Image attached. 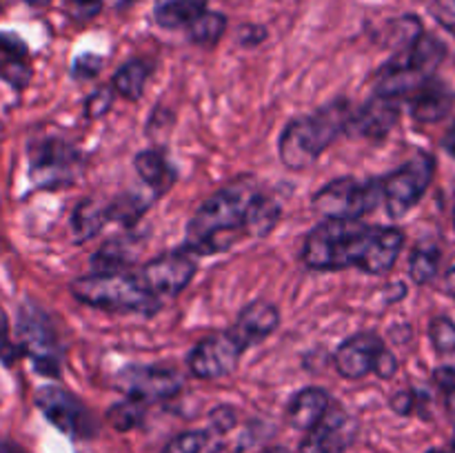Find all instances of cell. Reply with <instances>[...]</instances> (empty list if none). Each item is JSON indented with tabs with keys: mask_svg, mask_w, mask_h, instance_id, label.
<instances>
[{
	"mask_svg": "<svg viewBox=\"0 0 455 453\" xmlns=\"http://www.w3.org/2000/svg\"><path fill=\"white\" fill-rule=\"evenodd\" d=\"M435 173V158L431 154H418L403 167L382 178V200L391 218H403L416 207L429 189Z\"/></svg>",
	"mask_w": 455,
	"mask_h": 453,
	"instance_id": "obj_8",
	"label": "cell"
},
{
	"mask_svg": "<svg viewBox=\"0 0 455 453\" xmlns=\"http://www.w3.org/2000/svg\"><path fill=\"white\" fill-rule=\"evenodd\" d=\"M18 346L29 355L36 371L58 378L62 369V346L52 318L34 302H25L18 311Z\"/></svg>",
	"mask_w": 455,
	"mask_h": 453,
	"instance_id": "obj_5",
	"label": "cell"
},
{
	"mask_svg": "<svg viewBox=\"0 0 455 453\" xmlns=\"http://www.w3.org/2000/svg\"><path fill=\"white\" fill-rule=\"evenodd\" d=\"M378 200H382L380 180L358 182L351 176H342L320 187L311 204L327 220H360L376 207Z\"/></svg>",
	"mask_w": 455,
	"mask_h": 453,
	"instance_id": "obj_6",
	"label": "cell"
},
{
	"mask_svg": "<svg viewBox=\"0 0 455 453\" xmlns=\"http://www.w3.org/2000/svg\"><path fill=\"white\" fill-rule=\"evenodd\" d=\"M443 147H444V151H449V155H453V158H455V123L451 124V129L444 133Z\"/></svg>",
	"mask_w": 455,
	"mask_h": 453,
	"instance_id": "obj_43",
	"label": "cell"
},
{
	"mask_svg": "<svg viewBox=\"0 0 455 453\" xmlns=\"http://www.w3.org/2000/svg\"><path fill=\"white\" fill-rule=\"evenodd\" d=\"M133 167H136L140 180L149 187V191L156 198H158L160 194H164V191L176 182V171H173L172 164L167 163V158L156 149H145L140 151V154H136Z\"/></svg>",
	"mask_w": 455,
	"mask_h": 453,
	"instance_id": "obj_20",
	"label": "cell"
},
{
	"mask_svg": "<svg viewBox=\"0 0 455 453\" xmlns=\"http://www.w3.org/2000/svg\"><path fill=\"white\" fill-rule=\"evenodd\" d=\"M114 89L111 87H100L96 89L93 93H89L87 98H84V118L89 120H98L102 118V115L109 114L111 105H114Z\"/></svg>",
	"mask_w": 455,
	"mask_h": 453,
	"instance_id": "obj_32",
	"label": "cell"
},
{
	"mask_svg": "<svg viewBox=\"0 0 455 453\" xmlns=\"http://www.w3.org/2000/svg\"><path fill=\"white\" fill-rule=\"evenodd\" d=\"M0 453H20V451H18V447H13V444L0 442Z\"/></svg>",
	"mask_w": 455,
	"mask_h": 453,
	"instance_id": "obj_47",
	"label": "cell"
},
{
	"mask_svg": "<svg viewBox=\"0 0 455 453\" xmlns=\"http://www.w3.org/2000/svg\"><path fill=\"white\" fill-rule=\"evenodd\" d=\"M196 271H198V262L194 253L180 249V251L163 253L147 262L138 278L142 280L147 291L154 293L160 300V298H176L178 293L185 291L194 280Z\"/></svg>",
	"mask_w": 455,
	"mask_h": 453,
	"instance_id": "obj_10",
	"label": "cell"
},
{
	"mask_svg": "<svg viewBox=\"0 0 455 453\" xmlns=\"http://www.w3.org/2000/svg\"><path fill=\"white\" fill-rule=\"evenodd\" d=\"M429 13L440 27L455 36V0H431Z\"/></svg>",
	"mask_w": 455,
	"mask_h": 453,
	"instance_id": "obj_36",
	"label": "cell"
},
{
	"mask_svg": "<svg viewBox=\"0 0 455 453\" xmlns=\"http://www.w3.org/2000/svg\"><path fill=\"white\" fill-rule=\"evenodd\" d=\"M398 53L413 67V69L425 74L427 78H434L435 69H438V67L443 65L444 58H447V44L440 38H435V36L422 31L416 38V43L409 44L407 49H403V52Z\"/></svg>",
	"mask_w": 455,
	"mask_h": 453,
	"instance_id": "obj_21",
	"label": "cell"
},
{
	"mask_svg": "<svg viewBox=\"0 0 455 453\" xmlns=\"http://www.w3.org/2000/svg\"><path fill=\"white\" fill-rule=\"evenodd\" d=\"M256 194V180L251 176H240L209 195L189 220L187 242L182 249L189 253H200V256L225 249L220 238L229 231H243L244 213Z\"/></svg>",
	"mask_w": 455,
	"mask_h": 453,
	"instance_id": "obj_2",
	"label": "cell"
},
{
	"mask_svg": "<svg viewBox=\"0 0 455 453\" xmlns=\"http://www.w3.org/2000/svg\"><path fill=\"white\" fill-rule=\"evenodd\" d=\"M265 38H267V29L260 25H247V27H243L238 34V40L243 44H247V47L262 43Z\"/></svg>",
	"mask_w": 455,
	"mask_h": 453,
	"instance_id": "obj_41",
	"label": "cell"
},
{
	"mask_svg": "<svg viewBox=\"0 0 455 453\" xmlns=\"http://www.w3.org/2000/svg\"><path fill=\"white\" fill-rule=\"evenodd\" d=\"M400 120V102L394 98L373 96L371 100L364 102L360 109H351L349 120L345 124V133L360 138H371V140H382L394 131Z\"/></svg>",
	"mask_w": 455,
	"mask_h": 453,
	"instance_id": "obj_14",
	"label": "cell"
},
{
	"mask_svg": "<svg viewBox=\"0 0 455 453\" xmlns=\"http://www.w3.org/2000/svg\"><path fill=\"white\" fill-rule=\"evenodd\" d=\"M351 102L345 98L327 102L315 114L298 115L289 120L278 140V155L283 164L293 171L309 169L323 151L345 131L351 115Z\"/></svg>",
	"mask_w": 455,
	"mask_h": 453,
	"instance_id": "obj_3",
	"label": "cell"
},
{
	"mask_svg": "<svg viewBox=\"0 0 455 453\" xmlns=\"http://www.w3.org/2000/svg\"><path fill=\"white\" fill-rule=\"evenodd\" d=\"M220 444L209 431H185L164 447L163 453H218Z\"/></svg>",
	"mask_w": 455,
	"mask_h": 453,
	"instance_id": "obj_29",
	"label": "cell"
},
{
	"mask_svg": "<svg viewBox=\"0 0 455 453\" xmlns=\"http://www.w3.org/2000/svg\"><path fill=\"white\" fill-rule=\"evenodd\" d=\"M71 296L83 305L102 309L107 314H142L154 315L160 309V300L147 291L138 275L109 271L76 278L69 284Z\"/></svg>",
	"mask_w": 455,
	"mask_h": 453,
	"instance_id": "obj_4",
	"label": "cell"
},
{
	"mask_svg": "<svg viewBox=\"0 0 455 453\" xmlns=\"http://www.w3.org/2000/svg\"><path fill=\"white\" fill-rule=\"evenodd\" d=\"M31 71L27 56H0V78L13 89H25L31 83Z\"/></svg>",
	"mask_w": 455,
	"mask_h": 453,
	"instance_id": "obj_30",
	"label": "cell"
},
{
	"mask_svg": "<svg viewBox=\"0 0 455 453\" xmlns=\"http://www.w3.org/2000/svg\"><path fill=\"white\" fill-rule=\"evenodd\" d=\"M385 349V342L378 333L363 331L347 338L333 354V367L347 380H360L373 371L378 355Z\"/></svg>",
	"mask_w": 455,
	"mask_h": 453,
	"instance_id": "obj_15",
	"label": "cell"
},
{
	"mask_svg": "<svg viewBox=\"0 0 455 453\" xmlns=\"http://www.w3.org/2000/svg\"><path fill=\"white\" fill-rule=\"evenodd\" d=\"M444 393H447V413L455 425V386H451V389H444Z\"/></svg>",
	"mask_w": 455,
	"mask_h": 453,
	"instance_id": "obj_45",
	"label": "cell"
},
{
	"mask_svg": "<svg viewBox=\"0 0 455 453\" xmlns=\"http://www.w3.org/2000/svg\"><path fill=\"white\" fill-rule=\"evenodd\" d=\"M262 453H289V451H284V449H267V451Z\"/></svg>",
	"mask_w": 455,
	"mask_h": 453,
	"instance_id": "obj_49",
	"label": "cell"
},
{
	"mask_svg": "<svg viewBox=\"0 0 455 453\" xmlns=\"http://www.w3.org/2000/svg\"><path fill=\"white\" fill-rule=\"evenodd\" d=\"M140 253V242L133 235H118L111 238L93 253L92 262L98 274H109V271H120V266H129Z\"/></svg>",
	"mask_w": 455,
	"mask_h": 453,
	"instance_id": "obj_23",
	"label": "cell"
},
{
	"mask_svg": "<svg viewBox=\"0 0 455 453\" xmlns=\"http://www.w3.org/2000/svg\"><path fill=\"white\" fill-rule=\"evenodd\" d=\"M65 9L71 20L87 22L100 13L102 0H67Z\"/></svg>",
	"mask_w": 455,
	"mask_h": 453,
	"instance_id": "obj_34",
	"label": "cell"
},
{
	"mask_svg": "<svg viewBox=\"0 0 455 453\" xmlns=\"http://www.w3.org/2000/svg\"><path fill=\"white\" fill-rule=\"evenodd\" d=\"M280 216H283V207H280L278 200L258 191L249 203L247 213H244L243 231L251 238H267L275 229Z\"/></svg>",
	"mask_w": 455,
	"mask_h": 453,
	"instance_id": "obj_22",
	"label": "cell"
},
{
	"mask_svg": "<svg viewBox=\"0 0 455 453\" xmlns=\"http://www.w3.org/2000/svg\"><path fill=\"white\" fill-rule=\"evenodd\" d=\"M207 0H156L154 20L164 29L187 27L198 13L204 12Z\"/></svg>",
	"mask_w": 455,
	"mask_h": 453,
	"instance_id": "obj_24",
	"label": "cell"
},
{
	"mask_svg": "<svg viewBox=\"0 0 455 453\" xmlns=\"http://www.w3.org/2000/svg\"><path fill=\"white\" fill-rule=\"evenodd\" d=\"M395 371H398V360H395V355L391 354L389 349H382L380 355H378L376 364H373V373H376L378 378H394Z\"/></svg>",
	"mask_w": 455,
	"mask_h": 453,
	"instance_id": "obj_39",
	"label": "cell"
},
{
	"mask_svg": "<svg viewBox=\"0 0 455 453\" xmlns=\"http://www.w3.org/2000/svg\"><path fill=\"white\" fill-rule=\"evenodd\" d=\"M147 407H149V404L140 402V400L124 398L120 400V402H116L114 407H109V411H107V422H109L116 431H132L142 422Z\"/></svg>",
	"mask_w": 455,
	"mask_h": 453,
	"instance_id": "obj_28",
	"label": "cell"
},
{
	"mask_svg": "<svg viewBox=\"0 0 455 453\" xmlns=\"http://www.w3.org/2000/svg\"><path fill=\"white\" fill-rule=\"evenodd\" d=\"M20 355V346L12 340L9 336V320L4 309L0 306V362L4 364H13Z\"/></svg>",
	"mask_w": 455,
	"mask_h": 453,
	"instance_id": "obj_35",
	"label": "cell"
},
{
	"mask_svg": "<svg viewBox=\"0 0 455 453\" xmlns=\"http://www.w3.org/2000/svg\"><path fill=\"white\" fill-rule=\"evenodd\" d=\"M83 167L84 160L80 151L62 138H44L31 147L29 178L40 189L74 185Z\"/></svg>",
	"mask_w": 455,
	"mask_h": 453,
	"instance_id": "obj_7",
	"label": "cell"
},
{
	"mask_svg": "<svg viewBox=\"0 0 455 453\" xmlns=\"http://www.w3.org/2000/svg\"><path fill=\"white\" fill-rule=\"evenodd\" d=\"M243 354L244 349L229 331L213 333L189 351L187 367L191 376L198 380H216V378L229 376L238 367Z\"/></svg>",
	"mask_w": 455,
	"mask_h": 453,
	"instance_id": "obj_11",
	"label": "cell"
},
{
	"mask_svg": "<svg viewBox=\"0 0 455 453\" xmlns=\"http://www.w3.org/2000/svg\"><path fill=\"white\" fill-rule=\"evenodd\" d=\"M358 420L347 413L340 404H329L327 413L320 417L318 425L307 431L302 442V453H345L358 438Z\"/></svg>",
	"mask_w": 455,
	"mask_h": 453,
	"instance_id": "obj_13",
	"label": "cell"
},
{
	"mask_svg": "<svg viewBox=\"0 0 455 453\" xmlns=\"http://www.w3.org/2000/svg\"><path fill=\"white\" fill-rule=\"evenodd\" d=\"M0 53L3 56H27V44L16 34H0Z\"/></svg>",
	"mask_w": 455,
	"mask_h": 453,
	"instance_id": "obj_40",
	"label": "cell"
},
{
	"mask_svg": "<svg viewBox=\"0 0 455 453\" xmlns=\"http://www.w3.org/2000/svg\"><path fill=\"white\" fill-rule=\"evenodd\" d=\"M36 407L43 416L69 438H92L96 435V420L92 411L71 391L56 385H44L36 391Z\"/></svg>",
	"mask_w": 455,
	"mask_h": 453,
	"instance_id": "obj_9",
	"label": "cell"
},
{
	"mask_svg": "<svg viewBox=\"0 0 455 453\" xmlns=\"http://www.w3.org/2000/svg\"><path fill=\"white\" fill-rule=\"evenodd\" d=\"M118 386L124 391L127 398H136L140 402L151 404L180 393L182 378L180 373L169 367L132 364L118 376Z\"/></svg>",
	"mask_w": 455,
	"mask_h": 453,
	"instance_id": "obj_12",
	"label": "cell"
},
{
	"mask_svg": "<svg viewBox=\"0 0 455 453\" xmlns=\"http://www.w3.org/2000/svg\"><path fill=\"white\" fill-rule=\"evenodd\" d=\"M278 324L280 311L275 309V305L258 298V300L249 302V305L240 311L238 320H235L234 327L229 329V333L238 340V345L247 351L249 346L258 345V342H262L265 338H269L271 333L278 329Z\"/></svg>",
	"mask_w": 455,
	"mask_h": 453,
	"instance_id": "obj_16",
	"label": "cell"
},
{
	"mask_svg": "<svg viewBox=\"0 0 455 453\" xmlns=\"http://www.w3.org/2000/svg\"><path fill=\"white\" fill-rule=\"evenodd\" d=\"M455 93L443 80L429 78L411 96V115L418 123H440L453 109Z\"/></svg>",
	"mask_w": 455,
	"mask_h": 453,
	"instance_id": "obj_17",
	"label": "cell"
},
{
	"mask_svg": "<svg viewBox=\"0 0 455 453\" xmlns=\"http://www.w3.org/2000/svg\"><path fill=\"white\" fill-rule=\"evenodd\" d=\"M107 222H111V200L87 198L78 203L71 216V235L76 242H84L93 238Z\"/></svg>",
	"mask_w": 455,
	"mask_h": 453,
	"instance_id": "obj_19",
	"label": "cell"
},
{
	"mask_svg": "<svg viewBox=\"0 0 455 453\" xmlns=\"http://www.w3.org/2000/svg\"><path fill=\"white\" fill-rule=\"evenodd\" d=\"M151 76L149 62L129 60L120 67L111 78V89L124 98V100H138L145 93V84Z\"/></svg>",
	"mask_w": 455,
	"mask_h": 453,
	"instance_id": "obj_25",
	"label": "cell"
},
{
	"mask_svg": "<svg viewBox=\"0 0 455 453\" xmlns=\"http://www.w3.org/2000/svg\"><path fill=\"white\" fill-rule=\"evenodd\" d=\"M443 289L449 293V296L455 298V266H451V269H449L447 274H444Z\"/></svg>",
	"mask_w": 455,
	"mask_h": 453,
	"instance_id": "obj_44",
	"label": "cell"
},
{
	"mask_svg": "<svg viewBox=\"0 0 455 453\" xmlns=\"http://www.w3.org/2000/svg\"><path fill=\"white\" fill-rule=\"evenodd\" d=\"M427 453H447V451H440V449H429Z\"/></svg>",
	"mask_w": 455,
	"mask_h": 453,
	"instance_id": "obj_50",
	"label": "cell"
},
{
	"mask_svg": "<svg viewBox=\"0 0 455 453\" xmlns=\"http://www.w3.org/2000/svg\"><path fill=\"white\" fill-rule=\"evenodd\" d=\"M129 3H132V0H102V4H109V7H116V9L127 7Z\"/></svg>",
	"mask_w": 455,
	"mask_h": 453,
	"instance_id": "obj_46",
	"label": "cell"
},
{
	"mask_svg": "<svg viewBox=\"0 0 455 453\" xmlns=\"http://www.w3.org/2000/svg\"><path fill=\"white\" fill-rule=\"evenodd\" d=\"M431 345L438 354H455V322L447 315H435L429 324Z\"/></svg>",
	"mask_w": 455,
	"mask_h": 453,
	"instance_id": "obj_31",
	"label": "cell"
},
{
	"mask_svg": "<svg viewBox=\"0 0 455 453\" xmlns=\"http://www.w3.org/2000/svg\"><path fill=\"white\" fill-rule=\"evenodd\" d=\"M331 398L320 386H307V389L298 391L291 398L287 407V420L293 429L298 431H311L320 422V417L327 413Z\"/></svg>",
	"mask_w": 455,
	"mask_h": 453,
	"instance_id": "obj_18",
	"label": "cell"
},
{
	"mask_svg": "<svg viewBox=\"0 0 455 453\" xmlns=\"http://www.w3.org/2000/svg\"><path fill=\"white\" fill-rule=\"evenodd\" d=\"M440 249L435 244H420L409 258V274L416 284H429L438 275Z\"/></svg>",
	"mask_w": 455,
	"mask_h": 453,
	"instance_id": "obj_27",
	"label": "cell"
},
{
	"mask_svg": "<svg viewBox=\"0 0 455 453\" xmlns=\"http://www.w3.org/2000/svg\"><path fill=\"white\" fill-rule=\"evenodd\" d=\"M418 391L409 389V391H400L391 398V409H394L398 416H411L418 407Z\"/></svg>",
	"mask_w": 455,
	"mask_h": 453,
	"instance_id": "obj_38",
	"label": "cell"
},
{
	"mask_svg": "<svg viewBox=\"0 0 455 453\" xmlns=\"http://www.w3.org/2000/svg\"><path fill=\"white\" fill-rule=\"evenodd\" d=\"M404 247L398 226H371L360 220H324L307 235L302 262L315 271L358 266L364 274L385 275Z\"/></svg>",
	"mask_w": 455,
	"mask_h": 453,
	"instance_id": "obj_1",
	"label": "cell"
},
{
	"mask_svg": "<svg viewBox=\"0 0 455 453\" xmlns=\"http://www.w3.org/2000/svg\"><path fill=\"white\" fill-rule=\"evenodd\" d=\"M225 31L227 18L222 16L220 12H207V9H204L203 13H198V16L187 25L189 40L194 44H200V47H213V44H218V40L225 36Z\"/></svg>",
	"mask_w": 455,
	"mask_h": 453,
	"instance_id": "obj_26",
	"label": "cell"
},
{
	"mask_svg": "<svg viewBox=\"0 0 455 453\" xmlns=\"http://www.w3.org/2000/svg\"><path fill=\"white\" fill-rule=\"evenodd\" d=\"M102 65H105V60L96 53H80L71 65V76L76 80H92L100 74Z\"/></svg>",
	"mask_w": 455,
	"mask_h": 453,
	"instance_id": "obj_33",
	"label": "cell"
},
{
	"mask_svg": "<svg viewBox=\"0 0 455 453\" xmlns=\"http://www.w3.org/2000/svg\"><path fill=\"white\" fill-rule=\"evenodd\" d=\"M453 449H455V438H453Z\"/></svg>",
	"mask_w": 455,
	"mask_h": 453,
	"instance_id": "obj_51",
	"label": "cell"
},
{
	"mask_svg": "<svg viewBox=\"0 0 455 453\" xmlns=\"http://www.w3.org/2000/svg\"><path fill=\"white\" fill-rule=\"evenodd\" d=\"M434 378H435V382L443 386V389H451V386H455V367L435 369Z\"/></svg>",
	"mask_w": 455,
	"mask_h": 453,
	"instance_id": "obj_42",
	"label": "cell"
},
{
	"mask_svg": "<svg viewBox=\"0 0 455 453\" xmlns=\"http://www.w3.org/2000/svg\"><path fill=\"white\" fill-rule=\"evenodd\" d=\"M25 3H29V4H47V3H52V0H25Z\"/></svg>",
	"mask_w": 455,
	"mask_h": 453,
	"instance_id": "obj_48",
	"label": "cell"
},
{
	"mask_svg": "<svg viewBox=\"0 0 455 453\" xmlns=\"http://www.w3.org/2000/svg\"><path fill=\"white\" fill-rule=\"evenodd\" d=\"M209 422H212V429L218 431V433H227L235 426L238 422V416L231 407L222 404V407H216L212 413H209Z\"/></svg>",
	"mask_w": 455,
	"mask_h": 453,
	"instance_id": "obj_37",
	"label": "cell"
}]
</instances>
